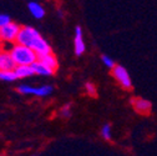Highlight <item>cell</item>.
<instances>
[{"label":"cell","instance_id":"5b68a950","mask_svg":"<svg viewBox=\"0 0 157 156\" xmlns=\"http://www.w3.org/2000/svg\"><path fill=\"white\" fill-rule=\"evenodd\" d=\"M112 75L113 77L117 80V83H119L122 88L125 89H131L132 88V83H131V77L127 72V70L121 66V65H116L113 69H112Z\"/></svg>","mask_w":157,"mask_h":156},{"label":"cell","instance_id":"30bf717a","mask_svg":"<svg viewBox=\"0 0 157 156\" xmlns=\"http://www.w3.org/2000/svg\"><path fill=\"white\" fill-rule=\"evenodd\" d=\"M39 60H40L41 63H44L46 66H49L50 69H52L54 71L59 68V61H57L56 56L52 53L45 54V55H40V56H39Z\"/></svg>","mask_w":157,"mask_h":156},{"label":"cell","instance_id":"ba28073f","mask_svg":"<svg viewBox=\"0 0 157 156\" xmlns=\"http://www.w3.org/2000/svg\"><path fill=\"white\" fill-rule=\"evenodd\" d=\"M31 66H33L35 74L41 75V76H51V75H54V72H55L52 69H50L49 66H46V65H45L44 63H41L40 60L35 61Z\"/></svg>","mask_w":157,"mask_h":156},{"label":"cell","instance_id":"277c9868","mask_svg":"<svg viewBox=\"0 0 157 156\" xmlns=\"http://www.w3.org/2000/svg\"><path fill=\"white\" fill-rule=\"evenodd\" d=\"M52 86L50 85H44L40 88L35 86H29V85H20L17 86V91L25 94V95H35V96H48L52 92Z\"/></svg>","mask_w":157,"mask_h":156},{"label":"cell","instance_id":"3957f363","mask_svg":"<svg viewBox=\"0 0 157 156\" xmlns=\"http://www.w3.org/2000/svg\"><path fill=\"white\" fill-rule=\"evenodd\" d=\"M20 28L21 26H19L16 23H13V21L5 26H2L0 28V41H3L5 44L16 43Z\"/></svg>","mask_w":157,"mask_h":156},{"label":"cell","instance_id":"6da1fadb","mask_svg":"<svg viewBox=\"0 0 157 156\" xmlns=\"http://www.w3.org/2000/svg\"><path fill=\"white\" fill-rule=\"evenodd\" d=\"M16 43L30 46L39 56L51 53L50 44L40 35V33H39L35 28H33L30 25H24L20 28Z\"/></svg>","mask_w":157,"mask_h":156},{"label":"cell","instance_id":"9c48e42d","mask_svg":"<svg viewBox=\"0 0 157 156\" xmlns=\"http://www.w3.org/2000/svg\"><path fill=\"white\" fill-rule=\"evenodd\" d=\"M14 71L17 76V79H24V77H29L35 74L31 65H16Z\"/></svg>","mask_w":157,"mask_h":156},{"label":"cell","instance_id":"5bb4252c","mask_svg":"<svg viewBox=\"0 0 157 156\" xmlns=\"http://www.w3.org/2000/svg\"><path fill=\"white\" fill-rule=\"evenodd\" d=\"M101 136L105 140H111V125L110 124H105L101 127Z\"/></svg>","mask_w":157,"mask_h":156},{"label":"cell","instance_id":"4fadbf2b","mask_svg":"<svg viewBox=\"0 0 157 156\" xmlns=\"http://www.w3.org/2000/svg\"><path fill=\"white\" fill-rule=\"evenodd\" d=\"M16 79H17V76L14 70H0V80L2 81L11 83Z\"/></svg>","mask_w":157,"mask_h":156},{"label":"cell","instance_id":"d6986e66","mask_svg":"<svg viewBox=\"0 0 157 156\" xmlns=\"http://www.w3.org/2000/svg\"><path fill=\"white\" fill-rule=\"evenodd\" d=\"M33 156H37V155H33Z\"/></svg>","mask_w":157,"mask_h":156},{"label":"cell","instance_id":"2e32d148","mask_svg":"<svg viewBox=\"0 0 157 156\" xmlns=\"http://www.w3.org/2000/svg\"><path fill=\"white\" fill-rule=\"evenodd\" d=\"M101 60H102V63L105 64V66H107L109 69H113V68L116 66L115 61L111 59L110 56H107V55H102V56H101Z\"/></svg>","mask_w":157,"mask_h":156},{"label":"cell","instance_id":"ac0fdd59","mask_svg":"<svg viewBox=\"0 0 157 156\" xmlns=\"http://www.w3.org/2000/svg\"><path fill=\"white\" fill-rule=\"evenodd\" d=\"M85 89H86V91H87L89 95H92V96L96 95V88H95V85L92 83H86Z\"/></svg>","mask_w":157,"mask_h":156},{"label":"cell","instance_id":"9a60e30c","mask_svg":"<svg viewBox=\"0 0 157 156\" xmlns=\"http://www.w3.org/2000/svg\"><path fill=\"white\" fill-rule=\"evenodd\" d=\"M60 115L63 116V118H65V119L70 118V116H71V104L64 105L61 107V110H60Z\"/></svg>","mask_w":157,"mask_h":156},{"label":"cell","instance_id":"8fae6325","mask_svg":"<svg viewBox=\"0 0 157 156\" xmlns=\"http://www.w3.org/2000/svg\"><path fill=\"white\" fill-rule=\"evenodd\" d=\"M132 104H133L136 111H139L140 114H148V111L152 109L151 103L145 99H135V100H132Z\"/></svg>","mask_w":157,"mask_h":156},{"label":"cell","instance_id":"8992f818","mask_svg":"<svg viewBox=\"0 0 157 156\" xmlns=\"http://www.w3.org/2000/svg\"><path fill=\"white\" fill-rule=\"evenodd\" d=\"M16 68V63L9 50L0 49V70H14Z\"/></svg>","mask_w":157,"mask_h":156},{"label":"cell","instance_id":"7a4b0ae2","mask_svg":"<svg viewBox=\"0 0 157 156\" xmlns=\"http://www.w3.org/2000/svg\"><path fill=\"white\" fill-rule=\"evenodd\" d=\"M9 51L16 65H33L35 61L39 60V55L30 46L23 44L15 43Z\"/></svg>","mask_w":157,"mask_h":156},{"label":"cell","instance_id":"7c38bea8","mask_svg":"<svg viewBox=\"0 0 157 156\" xmlns=\"http://www.w3.org/2000/svg\"><path fill=\"white\" fill-rule=\"evenodd\" d=\"M28 9H29V11L31 13V15L35 18V19H41V18H44V15H45V10H44V8L39 4V3H36V2H30L29 4H28Z\"/></svg>","mask_w":157,"mask_h":156},{"label":"cell","instance_id":"52a82bcc","mask_svg":"<svg viewBox=\"0 0 157 156\" xmlns=\"http://www.w3.org/2000/svg\"><path fill=\"white\" fill-rule=\"evenodd\" d=\"M74 41H75V54L77 56H81L84 53H85V43H84V37H82V30L80 26H76L75 28V39H74Z\"/></svg>","mask_w":157,"mask_h":156},{"label":"cell","instance_id":"e0dca14e","mask_svg":"<svg viewBox=\"0 0 157 156\" xmlns=\"http://www.w3.org/2000/svg\"><path fill=\"white\" fill-rule=\"evenodd\" d=\"M9 23H11L10 16H9V15H6V14H0V28L8 25Z\"/></svg>","mask_w":157,"mask_h":156}]
</instances>
